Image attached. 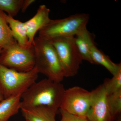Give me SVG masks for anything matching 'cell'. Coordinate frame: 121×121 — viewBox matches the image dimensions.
Masks as SVG:
<instances>
[{"label":"cell","instance_id":"1","mask_svg":"<svg viewBox=\"0 0 121 121\" xmlns=\"http://www.w3.org/2000/svg\"><path fill=\"white\" fill-rule=\"evenodd\" d=\"M65 90L61 82L47 78L35 82L21 95V109L45 106L58 110Z\"/></svg>","mask_w":121,"mask_h":121},{"label":"cell","instance_id":"2","mask_svg":"<svg viewBox=\"0 0 121 121\" xmlns=\"http://www.w3.org/2000/svg\"><path fill=\"white\" fill-rule=\"evenodd\" d=\"M33 45L35 54V67L47 78L61 82L65 74L55 49L50 40L37 37Z\"/></svg>","mask_w":121,"mask_h":121},{"label":"cell","instance_id":"3","mask_svg":"<svg viewBox=\"0 0 121 121\" xmlns=\"http://www.w3.org/2000/svg\"><path fill=\"white\" fill-rule=\"evenodd\" d=\"M89 18V14L81 13L64 19H51L39 31L38 37L48 40L58 37H74L86 28Z\"/></svg>","mask_w":121,"mask_h":121},{"label":"cell","instance_id":"4","mask_svg":"<svg viewBox=\"0 0 121 121\" xmlns=\"http://www.w3.org/2000/svg\"><path fill=\"white\" fill-rule=\"evenodd\" d=\"M39 74L35 67L28 72H19L0 64V91L4 99L22 95L35 82Z\"/></svg>","mask_w":121,"mask_h":121},{"label":"cell","instance_id":"5","mask_svg":"<svg viewBox=\"0 0 121 121\" xmlns=\"http://www.w3.org/2000/svg\"><path fill=\"white\" fill-rule=\"evenodd\" d=\"M0 64L9 69L19 72L31 71L35 66V54L33 45L22 47L17 43L2 49Z\"/></svg>","mask_w":121,"mask_h":121},{"label":"cell","instance_id":"6","mask_svg":"<svg viewBox=\"0 0 121 121\" xmlns=\"http://www.w3.org/2000/svg\"><path fill=\"white\" fill-rule=\"evenodd\" d=\"M50 40L58 56L65 78L76 75L83 60L75 43L74 36L58 37Z\"/></svg>","mask_w":121,"mask_h":121},{"label":"cell","instance_id":"7","mask_svg":"<svg viewBox=\"0 0 121 121\" xmlns=\"http://www.w3.org/2000/svg\"><path fill=\"white\" fill-rule=\"evenodd\" d=\"M90 91L75 86L64 91L59 109L86 118L90 108Z\"/></svg>","mask_w":121,"mask_h":121},{"label":"cell","instance_id":"8","mask_svg":"<svg viewBox=\"0 0 121 121\" xmlns=\"http://www.w3.org/2000/svg\"><path fill=\"white\" fill-rule=\"evenodd\" d=\"M86 118L89 121H114L108 95L103 84L90 91V103Z\"/></svg>","mask_w":121,"mask_h":121},{"label":"cell","instance_id":"9","mask_svg":"<svg viewBox=\"0 0 121 121\" xmlns=\"http://www.w3.org/2000/svg\"><path fill=\"white\" fill-rule=\"evenodd\" d=\"M50 10L45 5L39 7L35 15L24 22L28 37L29 43L32 45L35 35L37 32L47 24L50 21Z\"/></svg>","mask_w":121,"mask_h":121},{"label":"cell","instance_id":"10","mask_svg":"<svg viewBox=\"0 0 121 121\" xmlns=\"http://www.w3.org/2000/svg\"><path fill=\"white\" fill-rule=\"evenodd\" d=\"M22 116L29 121H56V116L58 110L54 108L39 106L21 109Z\"/></svg>","mask_w":121,"mask_h":121},{"label":"cell","instance_id":"11","mask_svg":"<svg viewBox=\"0 0 121 121\" xmlns=\"http://www.w3.org/2000/svg\"><path fill=\"white\" fill-rule=\"evenodd\" d=\"M74 40L83 60L93 64L91 56V49L95 44L93 34L86 28L74 36Z\"/></svg>","mask_w":121,"mask_h":121},{"label":"cell","instance_id":"12","mask_svg":"<svg viewBox=\"0 0 121 121\" xmlns=\"http://www.w3.org/2000/svg\"><path fill=\"white\" fill-rule=\"evenodd\" d=\"M21 94L4 98L0 102V121H8L21 109Z\"/></svg>","mask_w":121,"mask_h":121},{"label":"cell","instance_id":"13","mask_svg":"<svg viewBox=\"0 0 121 121\" xmlns=\"http://www.w3.org/2000/svg\"><path fill=\"white\" fill-rule=\"evenodd\" d=\"M4 16L12 32L13 38L17 43L22 47H27L32 45L29 43L28 37L24 22L15 19L13 17L9 16L5 13Z\"/></svg>","mask_w":121,"mask_h":121},{"label":"cell","instance_id":"14","mask_svg":"<svg viewBox=\"0 0 121 121\" xmlns=\"http://www.w3.org/2000/svg\"><path fill=\"white\" fill-rule=\"evenodd\" d=\"M91 56L93 64L102 65L113 75L116 74L121 67V63H114L104 52L99 50L95 44L91 48Z\"/></svg>","mask_w":121,"mask_h":121},{"label":"cell","instance_id":"15","mask_svg":"<svg viewBox=\"0 0 121 121\" xmlns=\"http://www.w3.org/2000/svg\"><path fill=\"white\" fill-rule=\"evenodd\" d=\"M4 12L0 11V48L4 49L17 43L5 17Z\"/></svg>","mask_w":121,"mask_h":121},{"label":"cell","instance_id":"16","mask_svg":"<svg viewBox=\"0 0 121 121\" xmlns=\"http://www.w3.org/2000/svg\"><path fill=\"white\" fill-rule=\"evenodd\" d=\"M108 100L114 121H121V90L108 95Z\"/></svg>","mask_w":121,"mask_h":121},{"label":"cell","instance_id":"17","mask_svg":"<svg viewBox=\"0 0 121 121\" xmlns=\"http://www.w3.org/2000/svg\"><path fill=\"white\" fill-rule=\"evenodd\" d=\"M23 0H0V11L13 17L21 10Z\"/></svg>","mask_w":121,"mask_h":121},{"label":"cell","instance_id":"18","mask_svg":"<svg viewBox=\"0 0 121 121\" xmlns=\"http://www.w3.org/2000/svg\"><path fill=\"white\" fill-rule=\"evenodd\" d=\"M111 78H106L103 84L108 95L121 90V67Z\"/></svg>","mask_w":121,"mask_h":121},{"label":"cell","instance_id":"19","mask_svg":"<svg viewBox=\"0 0 121 121\" xmlns=\"http://www.w3.org/2000/svg\"><path fill=\"white\" fill-rule=\"evenodd\" d=\"M61 115L60 121H89L86 118L79 117L59 109Z\"/></svg>","mask_w":121,"mask_h":121},{"label":"cell","instance_id":"20","mask_svg":"<svg viewBox=\"0 0 121 121\" xmlns=\"http://www.w3.org/2000/svg\"><path fill=\"white\" fill-rule=\"evenodd\" d=\"M35 1V0H23L21 9L22 12H25L30 5Z\"/></svg>","mask_w":121,"mask_h":121},{"label":"cell","instance_id":"21","mask_svg":"<svg viewBox=\"0 0 121 121\" xmlns=\"http://www.w3.org/2000/svg\"><path fill=\"white\" fill-rule=\"evenodd\" d=\"M4 99V96H3L2 93L0 91V102L2 101Z\"/></svg>","mask_w":121,"mask_h":121},{"label":"cell","instance_id":"22","mask_svg":"<svg viewBox=\"0 0 121 121\" xmlns=\"http://www.w3.org/2000/svg\"><path fill=\"white\" fill-rule=\"evenodd\" d=\"M1 50H2V48H0V53Z\"/></svg>","mask_w":121,"mask_h":121},{"label":"cell","instance_id":"23","mask_svg":"<svg viewBox=\"0 0 121 121\" xmlns=\"http://www.w3.org/2000/svg\"><path fill=\"white\" fill-rule=\"evenodd\" d=\"M28 121V120H26V121Z\"/></svg>","mask_w":121,"mask_h":121}]
</instances>
